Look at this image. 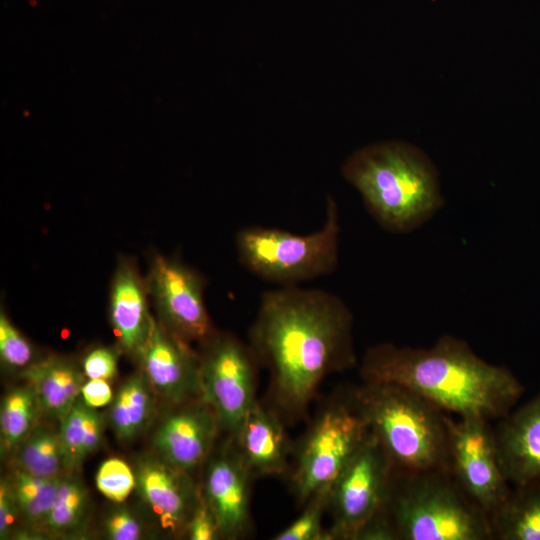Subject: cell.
Returning <instances> with one entry per match:
<instances>
[{"label": "cell", "instance_id": "1", "mask_svg": "<svg viewBox=\"0 0 540 540\" xmlns=\"http://www.w3.org/2000/svg\"><path fill=\"white\" fill-rule=\"evenodd\" d=\"M353 315L320 289L282 286L261 296L248 344L269 374L265 403L287 425L306 419L323 380L356 364Z\"/></svg>", "mask_w": 540, "mask_h": 540}, {"label": "cell", "instance_id": "2", "mask_svg": "<svg viewBox=\"0 0 540 540\" xmlns=\"http://www.w3.org/2000/svg\"><path fill=\"white\" fill-rule=\"evenodd\" d=\"M360 374L365 382L406 387L445 413L489 421L506 416L524 390L508 368L485 361L450 335L429 348L374 345L362 359Z\"/></svg>", "mask_w": 540, "mask_h": 540}, {"label": "cell", "instance_id": "3", "mask_svg": "<svg viewBox=\"0 0 540 540\" xmlns=\"http://www.w3.org/2000/svg\"><path fill=\"white\" fill-rule=\"evenodd\" d=\"M345 179L386 231L409 233L442 207L438 172L416 146L386 141L355 151L342 167Z\"/></svg>", "mask_w": 540, "mask_h": 540}, {"label": "cell", "instance_id": "4", "mask_svg": "<svg viewBox=\"0 0 540 540\" xmlns=\"http://www.w3.org/2000/svg\"><path fill=\"white\" fill-rule=\"evenodd\" d=\"M349 393L396 473L449 471L444 411L393 383L363 381Z\"/></svg>", "mask_w": 540, "mask_h": 540}, {"label": "cell", "instance_id": "5", "mask_svg": "<svg viewBox=\"0 0 540 540\" xmlns=\"http://www.w3.org/2000/svg\"><path fill=\"white\" fill-rule=\"evenodd\" d=\"M398 540H491L490 516L449 471L396 473L386 506Z\"/></svg>", "mask_w": 540, "mask_h": 540}, {"label": "cell", "instance_id": "6", "mask_svg": "<svg viewBox=\"0 0 540 540\" xmlns=\"http://www.w3.org/2000/svg\"><path fill=\"white\" fill-rule=\"evenodd\" d=\"M339 216L335 201L327 202L323 226L297 235L278 228L250 226L239 230L235 246L242 265L260 279L295 286L331 273L338 263Z\"/></svg>", "mask_w": 540, "mask_h": 540}, {"label": "cell", "instance_id": "7", "mask_svg": "<svg viewBox=\"0 0 540 540\" xmlns=\"http://www.w3.org/2000/svg\"><path fill=\"white\" fill-rule=\"evenodd\" d=\"M369 434L350 393L325 401L294 445L290 485L297 504L329 489Z\"/></svg>", "mask_w": 540, "mask_h": 540}, {"label": "cell", "instance_id": "8", "mask_svg": "<svg viewBox=\"0 0 540 540\" xmlns=\"http://www.w3.org/2000/svg\"><path fill=\"white\" fill-rule=\"evenodd\" d=\"M200 344L201 399L216 412L221 430L234 437L257 400L260 365L250 345L231 333L214 331Z\"/></svg>", "mask_w": 540, "mask_h": 540}, {"label": "cell", "instance_id": "9", "mask_svg": "<svg viewBox=\"0 0 540 540\" xmlns=\"http://www.w3.org/2000/svg\"><path fill=\"white\" fill-rule=\"evenodd\" d=\"M395 470L371 433L329 490L330 540H354L359 529L387 506Z\"/></svg>", "mask_w": 540, "mask_h": 540}, {"label": "cell", "instance_id": "10", "mask_svg": "<svg viewBox=\"0 0 540 540\" xmlns=\"http://www.w3.org/2000/svg\"><path fill=\"white\" fill-rule=\"evenodd\" d=\"M489 420L447 415L449 472L465 494L491 516L512 488L502 469Z\"/></svg>", "mask_w": 540, "mask_h": 540}, {"label": "cell", "instance_id": "11", "mask_svg": "<svg viewBox=\"0 0 540 540\" xmlns=\"http://www.w3.org/2000/svg\"><path fill=\"white\" fill-rule=\"evenodd\" d=\"M158 321L188 343H202L215 330L208 314L205 279L184 262L154 255L146 277Z\"/></svg>", "mask_w": 540, "mask_h": 540}, {"label": "cell", "instance_id": "12", "mask_svg": "<svg viewBox=\"0 0 540 540\" xmlns=\"http://www.w3.org/2000/svg\"><path fill=\"white\" fill-rule=\"evenodd\" d=\"M155 394L172 405L201 397L199 354L154 319L135 356Z\"/></svg>", "mask_w": 540, "mask_h": 540}, {"label": "cell", "instance_id": "13", "mask_svg": "<svg viewBox=\"0 0 540 540\" xmlns=\"http://www.w3.org/2000/svg\"><path fill=\"white\" fill-rule=\"evenodd\" d=\"M207 464L200 490L217 519L222 538H246L252 530L250 500L255 479L231 437Z\"/></svg>", "mask_w": 540, "mask_h": 540}, {"label": "cell", "instance_id": "14", "mask_svg": "<svg viewBox=\"0 0 540 540\" xmlns=\"http://www.w3.org/2000/svg\"><path fill=\"white\" fill-rule=\"evenodd\" d=\"M176 407L159 425L154 444L162 459L189 473L210 457L221 428L216 412L201 397Z\"/></svg>", "mask_w": 540, "mask_h": 540}, {"label": "cell", "instance_id": "15", "mask_svg": "<svg viewBox=\"0 0 540 540\" xmlns=\"http://www.w3.org/2000/svg\"><path fill=\"white\" fill-rule=\"evenodd\" d=\"M286 425L272 407L257 399L236 435L231 437L254 479L282 476L289 471L294 444Z\"/></svg>", "mask_w": 540, "mask_h": 540}, {"label": "cell", "instance_id": "16", "mask_svg": "<svg viewBox=\"0 0 540 540\" xmlns=\"http://www.w3.org/2000/svg\"><path fill=\"white\" fill-rule=\"evenodd\" d=\"M148 286L132 258L118 260L109 291V320L120 347L136 356L148 338L154 318Z\"/></svg>", "mask_w": 540, "mask_h": 540}, {"label": "cell", "instance_id": "17", "mask_svg": "<svg viewBox=\"0 0 540 540\" xmlns=\"http://www.w3.org/2000/svg\"><path fill=\"white\" fill-rule=\"evenodd\" d=\"M499 459L515 486L540 479V392L501 418L495 430Z\"/></svg>", "mask_w": 540, "mask_h": 540}, {"label": "cell", "instance_id": "18", "mask_svg": "<svg viewBox=\"0 0 540 540\" xmlns=\"http://www.w3.org/2000/svg\"><path fill=\"white\" fill-rule=\"evenodd\" d=\"M136 487L164 528L185 533L199 490L189 473L164 459L141 461L135 472Z\"/></svg>", "mask_w": 540, "mask_h": 540}, {"label": "cell", "instance_id": "19", "mask_svg": "<svg viewBox=\"0 0 540 540\" xmlns=\"http://www.w3.org/2000/svg\"><path fill=\"white\" fill-rule=\"evenodd\" d=\"M36 395L41 414L60 421L81 396L84 372L72 360L50 356L20 371Z\"/></svg>", "mask_w": 540, "mask_h": 540}, {"label": "cell", "instance_id": "20", "mask_svg": "<svg viewBox=\"0 0 540 540\" xmlns=\"http://www.w3.org/2000/svg\"><path fill=\"white\" fill-rule=\"evenodd\" d=\"M490 519L494 539L540 540V479L515 486Z\"/></svg>", "mask_w": 540, "mask_h": 540}, {"label": "cell", "instance_id": "21", "mask_svg": "<svg viewBox=\"0 0 540 540\" xmlns=\"http://www.w3.org/2000/svg\"><path fill=\"white\" fill-rule=\"evenodd\" d=\"M154 394L142 371L122 384L109 412L110 425L119 439L132 440L147 427L155 409Z\"/></svg>", "mask_w": 540, "mask_h": 540}, {"label": "cell", "instance_id": "22", "mask_svg": "<svg viewBox=\"0 0 540 540\" xmlns=\"http://www.w3.org/2000/svg\"><path fill=\"white\" fill-rule=\"evenodd\" d=\"M103 427L101 414L79 397L60 420L59 437L66 469L79 466L100 446Z\"/></svg>", "mask_w": 540, "mask_h": 540}, {"label": "cell", "instance_id": "23", "mask_svg": "<svg viewBox=\"0 0 540 540\" xmlns=\"http://www.w3.org/2000/svg\"><path fill=\"white\" fill-rule=\"evenodd\" d=\"M39 414L40 407L30 385L13 388L4 396L0 409L2 453L16 450L36 427Z\"/></svg>", "mask_w": 540, "mask_h": 540}, {"label": "cell", "instance_id": "24", "mask_svg": "<svg viewBox=\"0 0 540 540\" xmlns=\"http://www.w3.org/2000/svg\"><path fill=\"white\" fill-rule=\"evenodd\" d=\"M15 468L36 476L59 477L66 469L59 432L35 427L16 448Z\"/></svg>", "mask_w": 540, "mask_h": 540}, {"label": "cell", "instance_id": "25", "mask_svg": "<svg viewBox=\"0 0 540 540\" xmlns=\"http://www.w3.org/2000/svg\"><path fill=\"white\" fill-rule=\"evenodd\" d=\"M61 479L60 476H36L15 468L9 483L17 509L28 524L44 527Z\"/></svg>", "mask_w": 540, "mask_h": 540}, {"label": "cell", "instance_id": "26", "mask_svg": "<svg viewBox=\"0 0 540 540\" xmlns=\"http://www.w3.org/2000/svg\"><path fill=\"white\" fill-rule=\"evenodd\" d=\"M87 506L88 494L82 482L76 477L62 478L44 528L55 534L75 531L84 520Z\"/></svg>", "mask_w": 540, "mask_h": 540}, {"label": "cell", "instance_id": "27", "mask_svg": "<svg viewBox=\"0 0 540 540\" xmlns=\"http://www.w3.org/2000/svg\"><path fill=\"white\" fill-rule=\"evenodd\" d=\"M329 489L314 494L302 507L301 514L287 527L276 533L273 540H330L322 525L328 510Z\"/></svg>", "mask_w": 540, "mask_h": 540}, {"label": "cell", "instance_id": "28", "mask_svg": "<svg viewBox=\"0 0 540 540\" xmlns=\"http://www.w3.org/2000/svg\"><path fill=\"white\" fill-rule=\"evenodd\" d=\"M95 482L101 494L115 503H121L136 487V475L123 460L110 458L100 465Z\"/></svg>", "mask_w": 540, "mask_h": 540}, {"label": "cell", "instance_id": "29", "mask_svg": "<svg viewBox=\"0 0 540 540\" xmlns=\"http://www.w3.org/2000/svg\"><path fill=\"white\" fill-rule=\"evenodd\" d=\"M0 359L6 367L20 371L36 361L30 342L12 324L3 310L0 312Z\"/></svg>", "mask_w": 540, "mask_h": 540}, {"label": "cell", "instance_id": "30", "mask_svg": "<svg viewBox=\"0 0 540 540\" xmlns=\"http://www.w3.org/2000/svg\"><path fill=\"white\" fill-rule=\"evenodd\" d=\"M185 533L191 540L222 538L217 519L199 490L198 498L186 526Z\"/></svg>", "mask_w": 540, "mask_h": 540}, {"label": "cell", "instance_id": "31", "mask_svg": "<svg viewBox=\"0 0 540 540\" xmlns=\"http://www.w3.org/2000/svg\"><path fill=\"white\" fill-rule=\"evenodd\" d=\"M117 353L110 348L98 347L83 358L82 370L88 379H112L117 372Z\"/></svg>", "mask_w": 540, "mask_h": 540}, {"label": "cell", "instance_id": "32", "mask_svg": "<svg viewBox=\"0 0 540 540\" xmlns=\"http://www.w3.org/2000/svg\"><path fill=\"white\" fill-rule=\"evenodd\" d=\"M105 530L112 540H137L142 535L139 521L126 509L113 511L105 522Z\"/></svg>", "mask_w": 540, "mask_h": 540}, {"label": "cell", "instance_id": "33", "mask_svg": "<svg viewBox=\"0 0 540 540\" xmlns=\"http://www.w3.org/2000/svg\"><path fill=\"white\" fill-rule=\"evenodd\" d=\"M354 540H398L387 509L364 524L356 533Z\"/></svg>", "mask_w": 540, "mask_h": 540}, {"label": "cell", "instance_id": "34", "mask_svg": "<svg viewBox=\"0 0 540 540\" xmlns=\"http://www.w3.org/2000/svg\"><path fill=\"white\" fill-rule=\"evenodd\" d=\"M19 513L14 501L9 480H2L0 484V538L6 539L15 523Z\"/></svg>", "mask_w": 540, "mask_h": 540}, {"label": "cell", "instance_id": "35", "mask_svg": "<svg viewBox=\"0 0 540 540\" xmlns=\"http://www.w3.org/2000/svg\"><path fill=\"white\" fill-rule=\"evenodd\" d=\"M81 398L92 408L103 407L113 400V393L108 380L88 379L81 389Z\"/></svg>", "mask_w": 540, "mask_h": 540}]
</instances>
